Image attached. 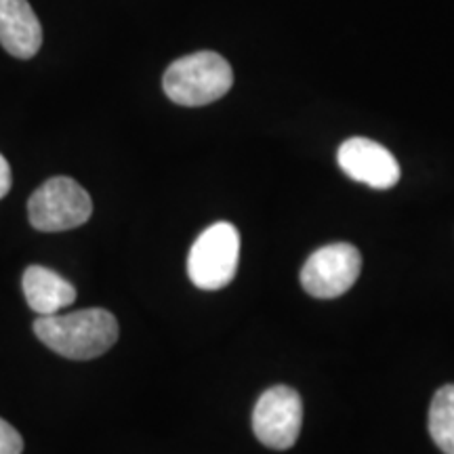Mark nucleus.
<instances>
[{"instance_id":"11","label":"nucleus","mask_w":454,"mask_h":454,"mask_svg":"<svg viewBox=\"0 0 454 454\" xmlns=\"http://www.w3.org/2000/svg\"><path fill=\"white\" fill-rule=\"evenodd\" d=\"M24 452V440L13 425L0 419V454H21Z\"/></svg>"},{"instance_id":"2","label":"nucleus","mask_w":454,"mask_h":454,"mask_svg":"<svg viewBox=\"0 0 454 454\" xmlns=\"http://www.w3.org/2000/svg\"><path fill=\"white\" fill-rule=\"evenodd\" d=\"M234 84V72L215 51H198L173 61L162 78L167 98L177 106L200 107L227 95Z\"/></svg>"},{"instance_id":"10","label":"nucleus","mask_w":454,"mask_h":454,"mask_svg":"<svg viewBox=\"0 0 454 454\" xmlns=\"http://www.w3.org/2000/svg\"><path fill=\"white\" fill-rule=\"evenodd\" d=\"M429 435L444 454H454V385L435 391L429 406Z\"/></svg>"},{"instance_id":"4","label":"nucleus","mask_w":454,"mask_h":454,"mask_svg":"<svg viewBox=\"0 0 454 454\" xmlns=\"http://www.w3.org/2000/svg\"><path fill=\"white\" fill-rule=\"evenodd\" d=\"M27 215L38 231H66L87 223L93 200L78 181L51 177L30 196Z\"/></svg>"},{"instance_id":"8","label":"nucleus","mask_w":454,"mask_h":454,"mask_svg":"<svg viewBox=\"0 0 454 454\" xmlns=\"http://www.w3.org/2000/svg\"><path fill=\"white\" fill-rule=\"evenodd\" d=\"M0 44L17 59L38 53L43 26L27 0H0Z\"/></svg>"},{"instance_id":"5","label":"nucleus","mask_w":454,"mask_h":454,"mask_svg":"<svg viewBox=\"0 0 454 454\" xmlns=\"http://www.w3.org/2000/svg\"><path fill=\"white\" fill-rule=\"evenodd\" d=\"M362 271V254L354 244L334 242L317 248L301 270V286L316 299H334L349 291Z\"/></svg>"},{"instance_id":"1","label":"nucleus","mask_w":454,"mask_h":454,"mask_svg":"<svg viewBox=\"0 0 454 454\" xmlns=\"http://www.w3.org/2000/svg\"><path fill=\"white\" fill-rule=\"evenodd\" d=\"M36 337L67 360H93L118 340V320L107 309L93 308L72 314L41 316L34 322Z\"/></svg>"},{"instance_id":"7","label":"nucleus","mask_w":454,"mask_h":454,"mask_svg":"<svg viewBox=\"0 0 454 454\" xmlns=\"http://www.w3.org/2000/svg\"><path fill=\"white\" fill-rule=\"evenodd\" d=\"M337 162L349 179L374 190H389L402 175L400 164L387 147L366 137H351L340 144Z\"/></svg>"},{"instance_id":"9","label":"nucleus","mask_w":454,"mask_h":454,"mask_svg":"<svg viewBox=\"0 0 454 454\" xmlns=\"http://www.w3.org/2000/svg\"><path fill=\"white\" fill-rule=\"evenodd\" d=\"M21 286H24L27 305L38 316L59 314V309L76 301V288L43 265H30L21 278Z\"/></svg>"},{"instance_id":"3","label":"nucleus","mask_w":454,"mask_h":454,"mask_svg":"<svg viewBox=\"0 0 454 454\" xmlns=\"http://www.w3.org/2000/svg\"><path fill=\"white\" fill-rule=\"evenodd\" d=\"M240 261V234L219 221L196 238L187 257V276L200 291H219L234 280Z\"/></svg>"},{"instance_id":"12","label":"nucleus","mask_w":454,"mask_h":454,"mask_svg":"<svg viewBox=\"0 0 454 454\" xmlns=\"http://www.w3.org/2000/svg\"><path fill=\"white\" fill-rule=\"evenodd\" d=\"M11 184H13V175H11V167L7 162V158L0 154V198H4L9 194Z\"/></svg>"},{"instance_id":"6","label":"nucleus","mask_w":454,"mask_h":454,"mask_svg":"<svg viewBox=\"0 0 454 454\" xmlns=\"http://www.w3.org/2000/svg\"><path fill=\"white\" fill-rule=\"evenodd\" d=\"M303 425V402L293 387L276 385L263 391L253 411V431L263 446L288 450L297 444Z\"/></svg>"}]
</instances>
